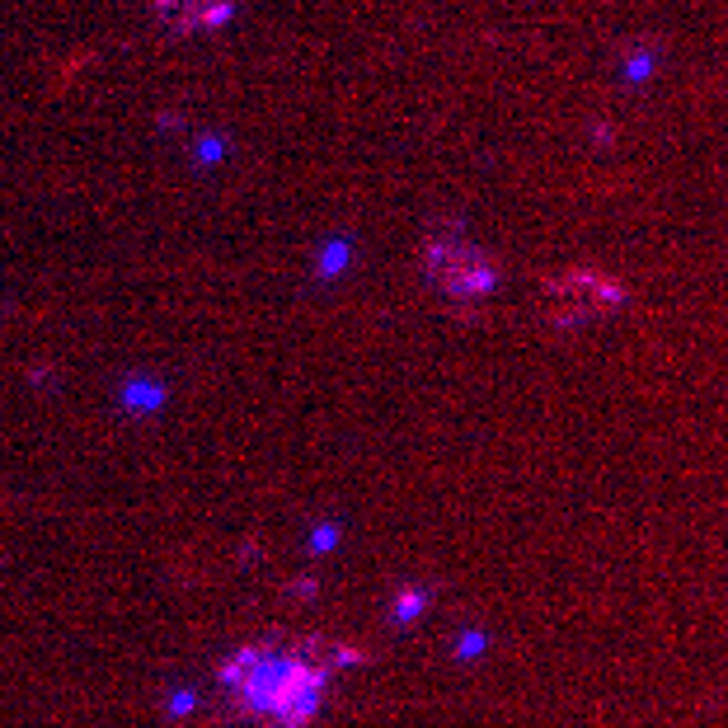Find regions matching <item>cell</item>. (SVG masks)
<instances>
[{"label":"cell","instance_id":"7a4b0ae2","mask_svg":"<svg viewBox=\"0 0 728 728\" xmlns=\"http://www.w3.org/2000/svg\"><path fill=\"white\" fill-rule=\"evenodd\" d=\"M428 273L442 282V292H451L456 301H475L494 287V264L484 259L480 249H470L456 231L433 235L428 240Z\"/></svg>","mask_w":728,"mask_h":728},{"label":"cell","instance_id":"6da1fadb","mask_svg":"<svg viewBox=\"0 0 728 728\" xmlns=\"http://www.w3.org/2000/svg\"><path fill=\"white\" fill-rule=\"evenodd\" d=\"M348 653L329 639H259L235 649L217 672L231 719L254 728H310Z\"/></svg>","mask_w":728,"mask_h":728}]
</instances>
